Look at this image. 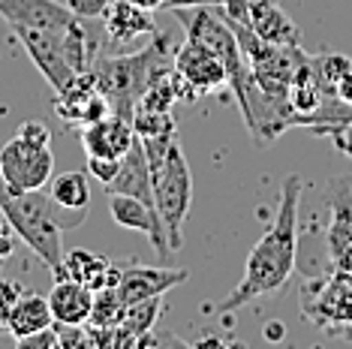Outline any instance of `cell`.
Returning a JSON list of instances; mask_svg holds the SVG:
<instances>
[{
  "instance_id": "cell-32",
  "label": "cell",
  "mask_w": 352,
  "mask_h": 349,
  "mask_svg": "<svg viewBox=\"0 0 352 349\" xmlns=\"http://www.w3.org/2000/svg\"><path fill=\"white\" fill-rule=\"evenodd\" d=\"M262 335H265L268 344H277V340H283V337H286V325H283V322H277V319H271V322H265Z\"/></svg>"
},
{
  "instance_id": "cell-17",
  "label": "cell",
  "mask_w": 352,
  "mask_h": 349,
  "mask_svg": "<svg viewBox=\"0 0 352 349\" xmlns=\"http://www.w3.org/2000/svg\"><path fill=\"white\" fill-rule=\"evenodd\" d=\"M256 36L277 45H298V27L283 12L280 0H247V21H241Z\"/></svg>"
},
{
  "instance_id": "cell-27",
  "label": "cell",
  "mask_w": 352,
  "mask_h": 349,
  "mask_svg": "<svg viewBox=\"0 0 352 349\" xmlns=\"http://www.w3.org/2000/svg\"><path fill=\"white\" fill-rule=\"evenodd\" d=\"M15 346L19 349H60V337H58V328L49 325V328H43V331H34V335H28V337H19L15 340Z\"/></svg>"
},
{
  "instance_id": "cell-2",
  "label": "cell",
  "mask_w": 352,
  "mask_h": 349,
  "mask_svg": "<svg viewBox=\"0 0 352 349\" xmlns=\"http://www.w3.org/2000/svg\"><path fill=\"white\" fill-rule=\"evenodd\" d=\"M175 49H178V45L169 39V34L157 30L145 49H139L133 54H115V58L97 54L91 73L97 78L100 93L109 100L111 112L133 121L135 102H139L142 93H145L157 78L169 76L175 69Z\"/></svg>"
},
{
  "instance_id": "cell-20",
  "label": "cell",
  "mask_w": 352,
  "mask_h": 349,
  "mask_svg": "<svg viewBox=\"0 0 352 349\" xmlns=\"http://www.w3.org/2000/svg\"><path fill=\"white\" fill-rule=\"evenodd\" d=\"M49 325H54L49 298L36 295V292H25V295H21L10 307V313L3 316V325H0V331H6L12 340H19V337L34 335V331L49 328Z\"/></svg>"
},
{
  "instance_id": "cell-9",
  "label": "cell",
  "mask_w": 352,
  "mask_h": 349,
  "mask_svg": "<svg viewBox=\"0 0 352 349\" xmlns=\"http://www.w3.org/2000/svg\"><path fill=\"white\" fill-rule=\"evenodd\" d=\"M109 214L118 226L130 229V232L148 235V241L154 244V250L163 259H169L175 253L169 244V235H166L163 217H160L154 202H145V199H139V196H126V193H109Z\"/></svg>"
},
{
  "instance_id": "cell-25",
  "label": "cell",
  "mask_w": 352,
  "mask_h": 349,
  "mask_svg": "<svg viewBox=\"0 0 352 349\" xmlns=\"http://www.w3.org/2000/svg\"><path fill=\"white\" fill-rule=\"evenodd\" d=\"M118 169H121V160H115V157H87V174L94 181H100L102 187H109L115 181Z\"/></svg>"
},
{
  "instance_id": "cell-12",
  "label": "cell",
  "mask_w": 352,
  "mask_h": 349,
  "mask_svg": "<svg viewBox=\"0 0 352 349\" xmlns=\"http://www.w3.org/2000/svg\"><path fill=\"white\" fill-rule=\"evenodd\" d=\"M78 139H82V148L87 157H115V160H121L133 145L135 130L130 117L111 112L94 124L78 126Z\"/></svg>"
},
{
  "instance_id": "cell-29",
  "label": "cell",
  "mask_w": 352,
  "mask_h": 349,
  "mask_svg": "<svg viewBox=\"0 0 352 349\" xmlns=\"http://www.w3.org/2000/svg\"><path fill=\"white\" fill-rule=\"evenodd\" d=\"M63 3H67L78 19H102V12H106V6L111 0H63Z\"/></svg>"
},
{
  "instance_id": "cell-35",
  "label": "cell",
  "mask_w": 352,
  "mask_h": 349,
  "mask_svg": "<svg viewBox=\"0 0 352 349\" xmlns=\"http://www.w3.org/2000/svg\"><path fill=\"white\" fill-rule=\"evenodd\" d=\"M0 220H3V211H0Z\"/></svg>"
},
{
  "instance_id": "cell-34",
  "label": "cell",
  "mask_w": 352,
  "mask_h": 349,
  "mask_svg": "<svg viewBox=\"0 0 352 349\" xmlns=\"http://www.w3.org/2000/svg\"><path fill=\"white\" fill-rule=\"evenodd\" d=\"M130 3L142 6V10H151V12H160V10H163V0H130Z\"/></svg>"
},
{
  "instance_id": "cell-28",
  "label": "cell",
  "mask_w": 352,
  "mask_h": 349,
  "mask_svg": "<svg viewBox=\"0 0 352 349\" xmlns=\"http://www.w3.org/2000/svg\"><path fill=\"white\" fill-rule=\"evenodd\" d=\"M25 295V286L19 280H10V277H0V325H3V316L10 313V307Z\"/></svg>"
},
{
  "instance_id": "cell-16",
  "label": "cell",
  "mask_w": 352,
  "mask_h": 349,
  "mask_svg": "<svg viewBox=\"0 0 352 349\" xmlns=\"http://www.w3.org/2000/svg\"><path fill=\"white\" fill-rule=\"evenodd\" d=\"M63 277L85 283V286H91L97 292V289H106V286H118V280H121V265H115V262L100 256V253L78 247V250L63 253V268L54 280H63Z\"/></svg>"
},
{
  "instance_id": "cell-8",
  "label": "cell",
  "mask_w": 352,
  "mask_h": 349,
  "mask_svg": "<svg viewBox=\"0 0 352 349\" xmlns=\"http://www.w3.org/2000/svg\"><path fill=\"white\" fill-rule=\"evenodd\" d=\"M175 73L193 87L196 97L214 93L229 85V69L223 63V58H217L205 43H199L193 36H187L175 49Z\"/></svg>"
},
{
  "instance_id": "cell-10",
  "label": "cell",
  "mask_w": 352,
  "mask_h": 349,
  "mask_svg": "<svg viewBox=\"0 0 352 349\" xmlns=\"http://www.w3.org/2000/svg\"><path fill=\"white\" fill-rule=\"evenodd\" d=\"M54 112L69 126H85V124H94L100 117L111 115V106L100 93L94 73L87 69V73H78L63 91L54 93Z\"/></svg>"
},
{
  "instance_id": "cell-11",
  "label": "cell",
  "mask_w": 352,
  "mask_h": 349,
  "mask_svg": "<svg viewBox=\"0 0 352 349\" xmlns=\"http://www.w3.org/2000/svg\"><path fill=\"white\" fill-rule=\"evenodd\" d=\"M187 271L184 268H151V265H130L121 268V280H118V292L126 304H139L148 298H163L169 289L187 283Z\"/></svg>"
},
{
  "instance_id": "cell-15",
  "label": "cell",
  "mask_w": 352,
  "mask_h": 349,
  "mask_svg": "<svg viewBox=\"0 0 352 349\" xmlns=\"http://www.w3.org/2000/svg\"><path fill=\"white\" fill-rule=\"evenodd\" d=\"M52 202L63 211L67 229H78L91 214V184H87V172H60L52 174L49 181Z\"/></svg>"
},
{
  "instance_id": "cell-21",
  "label": "cell",
  "mask_w": 352,
  "mask_h": 349,
  "mask_svg": "<svg viewBox=\"0 0 352 349\" xmlns=\"http://www.w3.org/2000/svg\"><path fill=\"white\" fill-rule=\"evenodd\" d=\"M160 313H163V298H148V301H139V304H126L124 319L115 328V346L118 349L135 346V340L142 335L157 328Z\"/></svg>"
},
{
  "instance_id": "cell-24",
  "label": "cell",
  "mask_w": 352,
  "mask_h": 349,
  "mask_svg": "<svg viewBox=\"0 0 352 349\" xmlns=\"http://www.w3.org/2000/svg\"><path fill=\"white\" fill-rule=\"evenodd\" d=\"M133 130H135L139 139L175 133V115L172 112H154V109H135L133 112Z\"/></svg>"
},
{
  "instance_id": "cell-6",
  "label": "cell",
  "mask_w": 352,
  "mask_h": 349,
  "mask_svg": "<svg viewBox=\"0 0 352 349\" xmlns=\"http://www.w3.org/2000/svg\"><path fill=\"white\" fill-rule=\"evenodd\" d=\"M301 316L322 331L352 337V271L334 268L322 280L301 286Z\"/></svg>"
},
{
  "instance_id": "cell-1",
  "label": "cell",
  "mask_w": 352,
  "mask_h": 349,
  "mask_svg": "<svg viewBox=\"0 0 352 349\" xmlns=\"http://www.w3.org/2000/svg\"><path fill=\"white\" fill-rule=\"evenodd\" d=\"M301 193H304L301 174H295V172L286 174L283 187H280L277 214H274V220H271V226L265 229V235L253 244L250 256H247V265H244V277L223 301H217V304H211V307L205 304V311L220 313V316H235L241 307L253 304L256 298L271 295V292L283 289L286 283H289L295 262H298Z\"/></svg>"
},
{
  "instance_id": "cell-22",
  "label": "cell",
  "mask_w": 352,
  "mask_h": 349,
  "mask_svg": "<svg viewBox=\"0 0 352 349\" xmlns=\"http://www.w3.org/2000/svg\"><path fill=\"white\" fill-rule=\"evenodd\" d=\"M126 313V301L121 298L118 286H106L94 292V311L87 325H97V328H118Z\"/></svg>"
},
{
  "instance_id": "cell-13",
  "label": "cell",
  "mask_w": 352,
  "mask_h": 349,
  "mask_svg": "<svg viewBox=\"0 0 352 349\" xmlns=\"http://www.w3.org/2000/svg\"><path fill=\"white\" fill-rule=\"evenodd\" d=\"M157 21L151 10L130 3V0H111L102 12V34L111 45H130L142 36L157 34Z\"/></svg>"
},
{
  "instance_id": "cell-14",
  "label": "cell",
  "mask_w": 352,
  "mask_h": 349,
  "mask_svg": "<svg viewBox=\"0 0 352 349\" xmlns=\"http://www.w3.org/2000/svg\"><path fill=\"white\" fill-rule=\"evenodd\" d=\"M0 19L12 27H63L78 15L58 0H0Z\"/></svg>"
},
{
  "instance_id": "cell-3",
  "label": "cell",
  "mask_w": 352,
  "mask_h": 349,
  "mask_svg": "<svg viewBox=\"0 0 352 349\" xmlns=\"http://www.w3.org/2000/svg\"><path fill=\"white\" fill-rule=\"evenodd\" d=\"M0 211L15 229L19 241H25L39 256V262L58 277L63 268L60 232H67V220H63V211L52 202V196L43 190L15 193L0 178Z\"/></svg>"
},
{
  "instance_id": "cell-23",
  "label": "cell",
  "mask_w": 352,
  "mask_h": 349,
  "mask_svg": "<svg viewBox=\"0 0 352 349\" xmlns=\"http://www.w3.org/2000/svg\"><path fill=\"white\" fill-rule=\"evenodd\" d=\"M352 69V60L346 54H338V52H319L314 54V73H316V82L325 93H334L340 85V78Z\"/></svg>"
},
{
  "instance_id": "cell-5",
  "label": "cell",
  "mask_w": 352,
  "mask_h": 349,
  "mask_svg": "<svg viewBox=\"0 0 352 349\" xmlns=\"http://www.w3.org/2000/svg\"><path fill=\"white\" fill-rule=\"evenodd\" d=\"M151 187H154V205L160 217H163L172 250H181L184 244L181 229L187 223L190 202H193V174H190V163L184 157V148L178 139L172 142L163 166L151 174Z\"/></svg>"
},
{
  "instance_id": "cell-4",
  "label": "cell",
  "mask_w": 352,
  "mask_h": 349,
  "mask_svg": "<svg viewBox=\"0 0 352 349\" xmlns=\"http://www.w3.org/2000/svg\"><path fill=\"white\" fill-rule=\"evenodd\" d=\"M52 174V130L43 121H25L0 148V178L15 193H28V190H45Z\"/></svg>"
},
{
  "instance_id": "cell-18",
  "label": "cell",
  "mask_w": 352,
  "mask_h": 349,
  "mask_svg": "<svg viewBox=\"0 0 352 349\" xmlns=\"http://www.w3.org/2000/svg\"><path fill=\"white\" fill-rule=\"evenodd\" d=\"M49 307H52V316L54 322L60 325H87L91 319V311H94V289L85 286L78 280H54V286L49 295Z\"/></svg>"
},
{
  "instance_id": "cell-26",
  "label": "cell",
  "mask_w": 352,
  "mask_h": 349,
  "mask_svg": "<svg viewBox=\"0 0 352 349\" xmlns=\"http://www.w3.org/2000/svg\"><path fill=\"white\" fill-rule=\"evenodd\" d=\"M60 337V349H87L91 346V337H87V325H60L54 322Z\"/></svg>"
},
{
  "instance_id": "cell-31",
  "label": "cell",
  "mask_w": 352,
  "mask_h": 349,
  "mask_svg": "<svg viewBox=\"0 0 352 349\" xmlns=\"http://www.w3.org/2000/svg\"><path fill=\"white\" fill-rule=\"evenodd\" d=\"M229 0H163V12L184 10V6H223Z\"/></svg>"
},
{
  "instance_id": "cell-30",
  "label": "cell",
  "mask_w": 352,
  "mask_h": 349,
  "mask_svg": "<svg viewBox=\"0 0 352 349\" xmlns=\"http://www.w3.org/2000/svg\"><path fill=\"white\" fill-rule=\"evenodd\" d=\"M15 238H19V235H15V229L10 226V220L3 217V220H0V262L12 256V250H15Z\"/></svg>"
},
{
  "instance_id": "cell-19",
  "label": "cell",
  "mask_w": 352,
  "mask_h": 349,
  "mask_svg": "<svg viewBox=\"0 0 352 349\" xmlns=\"http://www.w3.org/2000/svg\"><path fill=\"white\" fill-rule=\"evenodd\" d=\"M109 193H126V196H139L145 202H154V187H151V166L145 157V145L135 136L130 150L121 157V169H118L115 181L106 187Z\"/></svg>"
},
{
  "instance_id": "cell-33",
  "label": "cell",
  "mask_w": 352,
  "mask_h": 349,
  "mask_svg": "<svg viewBox=\"0 0 352 349\" xmlns=\"http://www.w3.org/2000/svg\"><path fill=\"white\" fill-rule=\"evenodd\" d=\"M334 93H338L343 102H349V106H352V69L340 78V85H338V91H334Z\"/></svg>"
},
{
  "instance_id": "cell-7",
  "label": "cell",
  "mask_w": 352,
  "mask_h": 349,
  "mask_svg": "<svg viewBox=\"0 0 352 349\" xmlns=\"http://www.w3.org/2000/svg\"><path fill=\"white\" fill-rule=\"evenodd\" d=\"M328 199V226H325V250L334 268L352 271V174H338L325 187Z\"/></svg>"
}]
</instances>
